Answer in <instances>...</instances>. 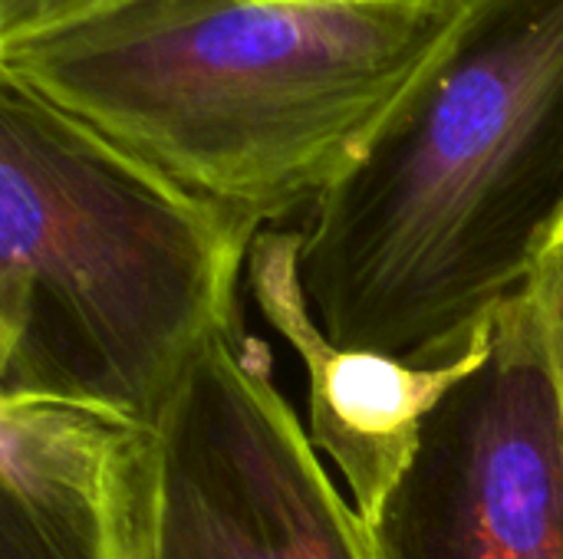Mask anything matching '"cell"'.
I'll list each match as a JSON object with an SVG mask.
<instances>
[{
  "mask_svg": "<svg viewBox=\"0 0 563 559\" xmlns=\"http://www.w3.org/2000/svg\"><path fill=\"white\" fill-rule=\"evenodd\" d=\"M132 0H0V53Z\"/></svg>",
  "mask_w": 563,
  "mask_h": 559,
  "instance_id": "ba28073f",
  "label": "cell"
},
{
  "mask_svg": "<svg viewBox=\"0 0 563 559\" xmlns=\"http://www.w3.org/2000/svg\"><path fill=\"white\" fill-rule=\"evenodd\" d=\"M247 290L261 316L297 356L307 382V432L376 537L419 451L429 415L452 385L488 359L495 333L442 369H419L379 353L333 346L303 290L297 224H267L254 237Z\"/></svg>",
  "mask_w": 563,
  "mask_h": 559,
  "instance_id": "8992f818",
  "label": "cell"
},
{
  "mask_svg": "<svg viewBox=\"0 0 563 559\" xmlns=\"http://www.w3.org/2000/svg\"><path fill=\"white\" fill-rule=\"evenodd\" d=\"M297 227L333 346L442 369L492 336L563 231V0H468Z\"/></svg>",
  "mask_w": 563,
  "mask_h": 559,
  "instance_id": "6da1fadb",
  "label": "cell"
},
{
  "mask_svg": "<svg viewBox=\"0 0 563 559\" xmlns=\"http://www.w3.org/2000/svg\"><path fill=\"white\" fill-rule=\"evenodd\" d=\"M468 0H132L0 76L257 224L310 211L439 59Z\"/></svg>",
  "mask_w": 563,
  "mask_h": 559,
  "instance_id": "7a4b0ae2",
  "label": "cell"
},
{
  "mask_svg": "<svg viewBox=\"0 0 563 559\" xmlns=\"http://www.w3.org/2000/svg\"><path fill=\"white\" fill-rule=\"evenodd\" d=\"M379 559H563V395L534 290L445 392L376 530Z\"/></svg>",
  "mask_w": 563,
  "mask_h": 559,
  "instance_id": "5b68a950",
  "label": "cell"
},
{
  "mask_svg": "<svg viewBox=\"0 0 563 559\" xmlns=\"http://www.w3.org/2000/svg\"><path fill=\"white\" fill-rule=\"evenodd\" d=\"M132 559H379L244 323L139 428Z\"/></svg>",
  "mask_w": 563,
  "mask_h": 559,
  "instance_id": "277c9868",
  "label": "cell"
},
{
  "mask_svg": "<svg viewBox=\"0 0 563 559\" xmlns=\"http://www.w3.org/2000/svg\"><path fill=\"white\" fill-rule=\"evenodd\" d=\"M261 231L0 76V399L145 428L241 323Z\"/></svg>",
  "mask_w": 563,
  "mask_h": 559,
  "instance_id": "3957f363",
  "label": "cell"
},
{
  "mask_svg": "<svg viewBox=\"0 0 563 559\" xmlns=\"http://www.w3.org/2000/svg\"><path fill=\"white\" fill-rule=\"evenodd\" d=\"M541 313H544V326H548V339H551V353H554V369H558V382H561L563 395V231L558 241L551 244V250L541 260V270L531 283Z\"/></svg>",
  "mask_w": 563,
  "mask_h": 559,
  "instance_id": "9c48e42d",
  "label": "cell"
},
{
  "mask_svg": "<svg viewBox=\"0 0 563 559\" xmlns=\"http://www.w3.org/2000/svg\"><path fill=\"white\" fill-rule=\"evenodd\" d=\"M139 428L0 399V559H132Z\"/></svg>",
  "mask_w": 563,
  "mask_h": 559,
  "instance_id": "52a82bcc",
  "label": "cell"
}]
</instances>
